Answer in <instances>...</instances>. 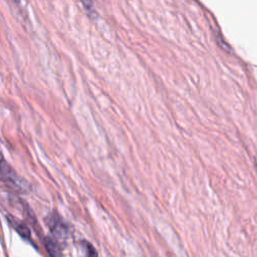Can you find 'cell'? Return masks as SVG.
Wrapping results in <instances>:
<instances>
[{
  "label": "cell",
  "mask_w": 257,
  "mask_h": 257,
  "mask_svg": "<svg viewBox=\"0 0 257 257\" xmlns=\"http://www.w3.org/2000/svg\"><path fill=\"white\" fill-rule=\"evenodd\" d=\"M1 180L2 182L10 189L24 193L29 190V185L25 180L21 179L5 161H2L1 164Z\"/></svg>",
  "instance_id": "6da1fadb"
},
{
  "label": "cell",
  "mask_w": 257,
  "mask_h": 257,
  "mask_svg": "<svg viewBox=\"0 0 257 257\" xmlns=\"http://www.w3.org/2000/svg\"><path fill=\"white\" fill-rule=\"evenodd\" d=\"M47 225L50 231L59 238H65L68 235V227L64 221L57 215L52 214L47 219Z\"/></svg>",
  "instance_id": "7a4b0ae2"
},
{
  "label": "cell",
  "mask_w": 257,
  "mask_h": 257,
  "mask_svg": "<svg viewBox=\"0 0 257 257\" xmlns=\"http://www.w3.org/2000/svg\"><path fill=\"white\" fill-rule=\"evenodd\" d=\"M7 220L9 221L10 225L13 227V229L24 239L30 240L31 239V233L29 228L21 221H19L18 219H16L15 217L11 216V215H7Z\"/></svg>",
  "instance_id": "3957f363"
},
{
  "label": "cell",
  "mask_w": 257,
  "mask_h": 257,
  "mask_svg": "<svg viewBox=\"0 0 257 257\" xmlns=\"http://www.w3.org/2000/svg\"><path fill=\"white\" fill-rule=\"evenodd\" d=\"M44 246L50 257H61L62 251L58 242L51 237L44 238Z\"/></svg>",
  "instance_id": "277c9868"
},
{
  "label": "cell",
  "mask_w": 257,
  "mask_h": 257,
  "mask_svg": "<svg viewBox=\"0 0 257 257\" xmlns=\"http://www.w3.org/2000/svg\"><path fill=\"white\" fill-rule=\"evenodd\" d=\"M83 7L85 8V10L89 13V14H95L94 11V7H93V3L91 0H80Z\"/></svg>",
  "instance_id": "5b68a950"
},
{
  "label": "cell",
  "mask_w": 257,
  "mask_h": 257,
  "mask_svg": "<svg viewBox=\"0 0 257 257\" xmlns=\"http://www.w3.org/2000/svg\"><path fill=\"white\" fill-rule=\"evenodd\" d=\"M85 251L87 257H97V252L95 251L94 247L90 243L85 244Z\"/></svg>",
  "instance_id": "8992f818"
}]
</instances>
